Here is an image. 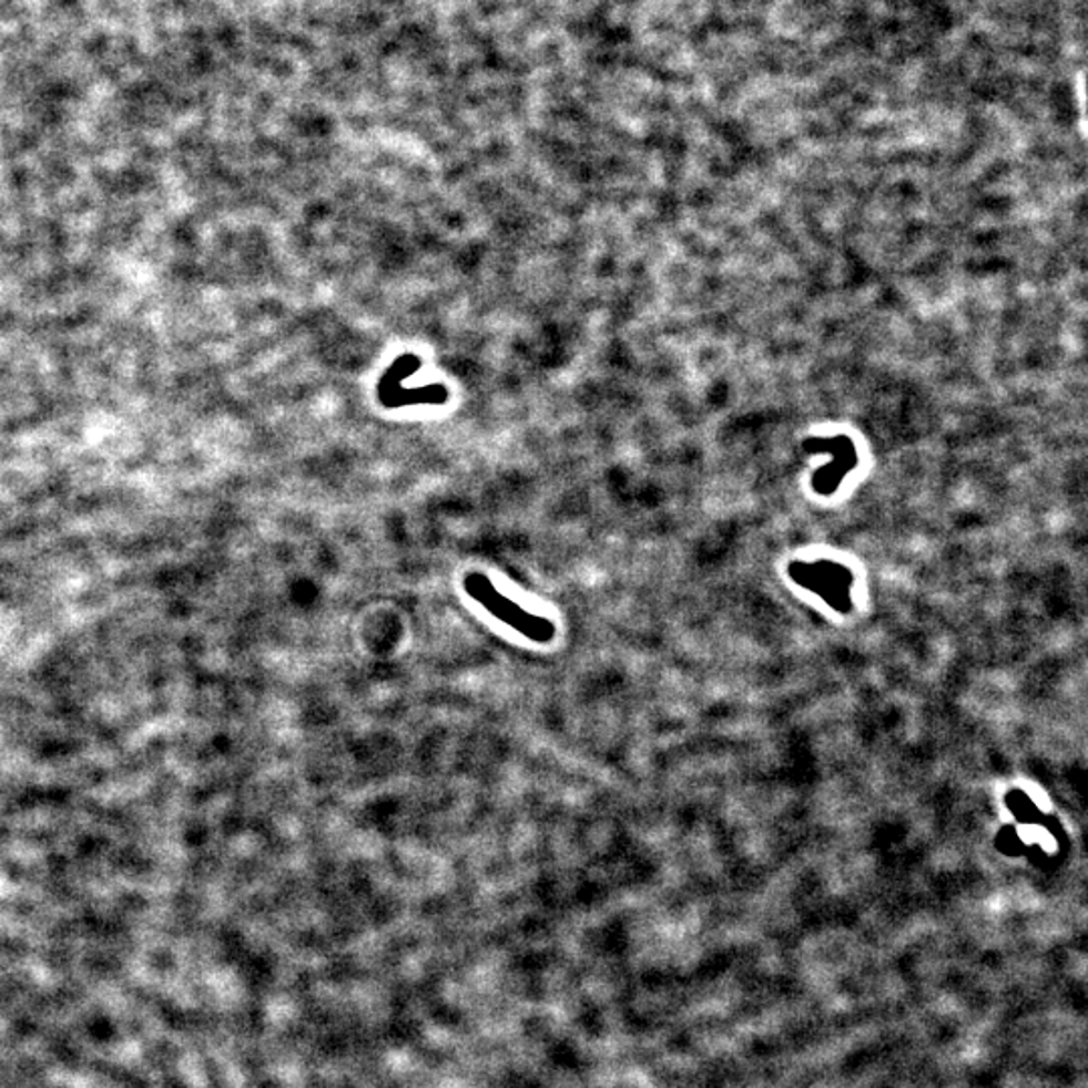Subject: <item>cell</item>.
<instances>
[{
    "label": "cell",
    "instance_id": "6da1fadb",
    "mask_svg": "<svg viewBox=\"0 0 1088 1088\" xmlns=\"http://www.w3.org/2000/svg\"><path fill=\"white\" fill-rule=\"evenodd\" d=\"M464 589H466V593L472 597L474 601L482 604L490 616H495L506 626L512 627L525 638L539 641V643H549L550 639L555 638V626L550 623L547 617L535 616L527 609L518 607L512 599L500 593L492 581L482 572H470L464 579Z\"/></svg>",
    "mask_w": 1088,
    "mask_h": 1088
}]
</instances>
